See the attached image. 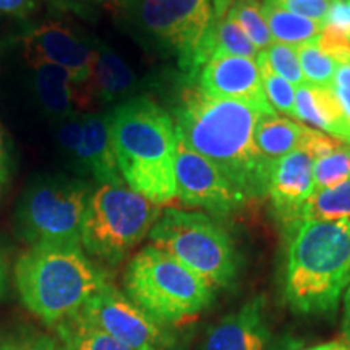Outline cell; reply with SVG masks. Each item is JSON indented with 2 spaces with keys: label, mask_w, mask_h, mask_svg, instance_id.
<instances>
[{
  "label": "cell",
  "mask_w": 350,
  "mask_h": 350,
  "mask_svg": "<svg viewBox=\"0 0 350 350\" xmlns=\"http://www.w3.org/2000/svg\"><path fill=\"white\" fill-rule=\"evenodd\" d=\"M274 111L204 94L193 83L182 86L172 107L177 138L206 157L248 198L268 193L273 165L255 146L258 122Z\"/></svg>",
  "instance_id": "1"
},
{
  "label": "cell",
  "mask_w": 350,
  "mask_h": 350,
  "mask_svg": "<svg viewBox=\"0 0 350 350\" xmlns=\"http://www.w3.org/2000/svg\"><path fill=\"white\" fill-rule=\"evenodd\" d=\"M287 229L284 300L300 317H331L350 281V221H299Z\"/></svg>",
  "instance_id": "2"
},
{
  "label": "cell",
  "mask_w": 350,
  "mask_h": 350,
  "mask_svg": "<svg viewBox=\"0 0 350 350\" xmlns=\"http://www.w3.org/2000/svg\"><path fill=\"white\" fill-rule=\"evenodd\" d=\"M117 164L124 182L154 204L177 198V133L172 116L146 96L116 104L109 112Z\"/></svg>",
  "instance_id": "3"
},
{
  "label": "cell",
  "mask_w": 350,
  "mask_h": 350,
  "mask_svg": "<svg viewBox=\"0 0 350 350\" xmlns=\"http://www.w3.org/2000/svg\"><path fill=\"white\" fill-rule=\"evenodd\" d=\"M13 278L26 310L52 327L75 314L111 282L80 245L29 247L16 260Z\"/></svg>",
  "instance_id": "4"
},
{
  "label": "cell",
  "mask_w": 350,
  "mask_h": 350,
  "mask_svg": "<svg viewBox=\"0 0 350 350\" xmlns=\"http://www.w3.org/2000/svg\"><path fill=\"white\" fill-rule=\"evenodd\" d=\"M122 284L130 300L167 326L196 318L216 297L204 279L151 243L129 261Z\"/></svg>",
  "instance_id": "5"
},
{
  "label": "cell",
  "mask_w": 350,
  "mask_h": 350,
  "mask_svg": "<svg viewBox=\"0 0 350 350\" xmlns=\"http://www.w3.org/2000/svg\"><path fill=\"white\" fill-rule=\"evenodd\" d=\"M163 208L125 182L93 187L81 226V248L91 260L117 266L150 235Z\"/></svg>",
  "instance_id": "6"
},
{
  "label": "cell",
  "mask_w": 350,
  "mask_h": 350,
  "mask_svg": "<svg viewBox=\"0 0 350 350\" xmlns=\"http://www.w3.org/2000/svg\"><path fill=\"white\" fill-rule=\"evenodd\" d=\"M148 239L214 288H229L237 279L240 260L234 240L206 213L164 209Z\"/></svg>",
  "instance_id": "7"
},
{
  "label": "cell",
  "mask_w": 350,
  "mask_h": 350,
  "mask_svg": "<svg viewBox=\"0 0 350 350\" xmlns=\"http://www.w3.org/2000/svg\"><path fill=\"white\" fill-rule=\"evenodd\" d=\"M93 183L83 177L46 175L23 191L15 213L16 232L29 247H81V226Z\"/></svg>",
  "instance_id": "8"
},
{
  "label": "cell",
  "mask_w": 350,
  "mask_h": 350,
  "mask_svg": "<svg viewBox=\"0 0 350 350\" xmlns=\"http://www.w3.org/2000/svg\"><path fill=\"white\" fill-rule=\"evenodd\" d=\"M122 10L156 51L177 57L187 83H193V62L214 21L211 0H124Z\"/></svg>",
  "instance_id": "9"
},
{
  "label": "cell",
  "mask_w": 350,
  "mask_h": 350,
  "mask_svg": "<svg viewBox=\"0 0 350 350\" xmlns=\"http://www.w3.org/2000/svg\"><path fill=\"white\" fill-rule=\"evenodd\" d=\"M77 313L131 350H180L182 347L174 326L157 321L111 282L100 287Z\"/></svg>",
  "instance_id": "10"
},
{
  "label": "cell",
  "mask_w": 350,
  "mask_h": 350,
  "mask_svg": "<svg viewBox=\"0 0 350 350\" xmlns=\"http://www.w3.org/2000/svg\"><path fill=\"white\" fill-rule=\"evenodd\" d=\"M175 180L177 198L183 206L203 209L216 219L234 216L250 200L211 161L190 150L178 138Z\"/></svg>",
  "instance_id": "11"
},
{
  "label": "cell",
  "mask_w": 350,
  "mask_h": 350,
  "mask_svg": "<svg viewBox=\"0 0 350 350\" xmlns=\"http://www.w3.org/2000/svg\"><path fill=\"white\" fill-rule=\"evenodd\" d=\"M26 62H47L67 70L77 85H85L93 73L98 49L62 23L39 25L23 38Z\"/></svg>",
  "instance_id": "12"
},
{
  "label": "cell",
  "mask_w": 350,
  "mask_h": 350,
  "mask_svg": "<svg viewBox=\"0 0 350 350\" xmlns=\"http://www.w3.org/2000/svg\"><path fill=\"white\" fill-rule=\"evenodd\" d=\"M195 83L204 94L213 98L242 100L266 111H274L266 99L261 68L256 59L214 55L200 70Z\"/></svg>",
  "instance_id": "13"
},
{
  "label": "cell",
  "mask_w": 350,
  "mask_h": 350,
  "mask_svg": "<svg viewBox=\"0 0 350 350\" xmlns=\"http://www.w3.org/2000/svg\"><path fill=\"white\" fill-rule=\"evenodd\" d=\"M314 157L305 150L288 152L273 163L268 195L278 219L291 227L305 201L314 193Z\"/></svg>",
  "instance_id": "14"
},
{
  "label": "cell",
  "mask_w": 350,
  "mask_h": 350,
  "mask_svg": "<svg viewBox=\"0 0 350 350\" xmlns=\"http://www.w3.org/2000/svg\"><path fill=\"white\" fill-rule=\"evenodd\" d=\"M273 332L262 297L245 301L208 331L203 350H268Z\"/></svg>",
  "instance_id": "15"
},
{
  "label": "cell",
  "mask_w": 350,
  "mask_h": 350,
  "mask_svg": "<svg viewBox=\"0 0 350 350\" xmlns=\"http://www.w3.org/2000/svg\"><path fill=\"white\" fill-rule=\"evenodd\" d=\"M75 167L81 175L93 178L94 185L124 182L117 164L109 113H85Z\"/></svg>",
  "instance_id": "16"
},
{
  "label": "cell",
  "mask_w": 350,
  "mask_h": 350,
  "mask_svg": "<svg viewBox=\"0 0 350 350\" xmlns=\"http://www.w3.org/2000/svg\"><path fill=\"white\" fill-rule=\"evenodd\" d=\"M34 90L44 111L59 120L77 112L86 113L93 100L85 85H77L67 70L59 65L36 62L31 65Z\"/></svg>",
  "instance_id": "17"
},
{
  "label": "cell",
  "mask_w": 350,
  "mask_h": 350,
  "mask_svg": "<svg viewBox=\"0 0 350 350\" xmlns=\"http://www.w3.org/2000/svg\"><path fill=\"white\" fill-rule=\"evenodd\" d=\"M96 64L91 78L85 88L91 100L103 104H119L133 98L137 90V75L122 57L107 47L106 44L96 42Z\"/></svg>",
  "instance_id": "18"
},
{
  "label": "cell",
  "mask_w": 350,
  "mask_h": 350,
  "mask_svg": "<svg viewBox=\"0 0 350 350\" xmlns=\"http://www.w3.org/2000/svg\"><path fill=\"white\" fill-rule=\"evenodd\" d=\"M297 120L349 144V130L332 88L301 85L295 88Z\"/></svg>",
  "instance_id": "19"
},
{
  "label": "cell",
  "mask_w": 350,
  "mask_h": 350,
  "mask_svg": "<svg viewBox=\"0 0 350 350\" xmlns=\"http://www.w3.org/2000/svg\"><path fill=\"white\" fill-rule=\"evenodd\" d=\"M308 126L278 113H266L255 130V146L266 163L273 165L288 152L304 148Z\"/></svg>",
  "instance_id": "20"
},
{
  "label": "cell",
  "mask_w": 350,
  "mask_h": 350,
  "mask_svg": "<svg viewBox=\"0 0 350 350\" xmlns=\"http://www.w3.org/2000/svg\"><path fill=\"white\" fill-rule=\"evenodd\" d=\"M261 12L265 15L271 36L274 42L287 44V46H300V44L314 41L323 31L325 23L305 18L286 8L275 5L271 0H262Z\"/></svg>",
  "instance_id": "21"
},
{
  "label": "cell",
  "mask_w": 350,
  "mask_h": 350,
  "mask_svg": "<svg viewBox=\"0 0 350 350\" xmlns=\"http://www.w3.org/2000/svg\"><path fill=\"white\" fill-rule=\"evenodd\" d=\"M62 350H131L75 313L55 326Z\"/></svg>",
  "instance_id": "22"
},
{
  "label": "cell",
  "mask_w": 350,
  "mask_h": 350,
  "mask_svg": "<svg viewBox=\"0 0 350 350\" xmlns=\"http://www.w3.org/2000/svg\"><path fill=\"white\" fill-rule=\"evenodd\" d=\"M299 221H350V178L338 187L314 191L299 211Z\"/></svg>",
  "instance_id": "23"
},
{
  "label": "cell",
  "mask_w": 350,
  "mask_h": 350,
  "mask_svg": "<svg viewBox=\"0 0 350 350\" xmlns=\"http://www.w3.org/2000/svg\"><path fill=\"white\" fill-rule=\"evenodd\" d=\"M226 16L242 29L258 51H266L274 42L261 12L260 0H237L232 3Z\"/></svg>",
  "instance_id": "24"
},
{
  "label": "cell",
  "mask_w": 350,
  "mask_h": 350,
  "mask_svg": "<svg viewBox=\"0 0 350 350\" xmlns=\"http://www.w3.org/2000/svg\"><path fill=\"white\" fill-rule=\"evenodd\" d=\"M295 52L308 85L332 86V80L339 68V64L336 60H332L329 55L319 49L314 41L295 46Z\"/></svg>",
  "instance_id": "25"
},
{
  "label": "cell",
  "mask_w": 350,
  "mask_h": 350,
  "mask_svg": "<svg viewBox=\"0 0 350 350\" xmlns=\"http://www.w3.org/2000/svg\"><path fill=\"white\" fill-rule=\"evenodd\" d=\"M256 62L268 67L271 72L287 80L295 88L306 85L294 46L273 42L266 51H260V54L256 57Z\"/></svg>",
  "instance_id": "26"
},
{
  "label": "cell",
  "mask_w": 350,
  "mask_h": 350,
  "mask_svg": "<svg viewBox=\"0 0 350 350\" xmlns=\"http://www.w3.org/2000/svg\"><path fill=\"white\" fill-rule=\"evenodd\" d=\"M314 191L338 187L350 178V146L314 161Z\"/></svg>",
  "instance_id": "27"
},
{
  "label": "cell",
  "mask_w": 350,
  "mask_h": 350,
  "mask_svg": "<svg viewBox=\"0 0 350 350\" xmlns=\"http://www.w3.org/2000/svg\"><path fill=\"white\" fill-rule=\"evenodd\" d=\"M260 68L262 75V88H265V94L269 106L274 109L275 113H282V116L291 117L292 120H297L295 86L275 75L265 65H260Z\"/></svg>",
  "instance_id": "28"
},
{
  "label": "cell",
  "mask_w": 350,
  "mask_h": 350,
  "mask_svg": "<svg viewBox=\"0 0 350 350\" xmlns=\"http://www.w3.org/2000/svg\"><path fill=\"white\" fill-rule=\"evenodd\" d=\"M0 350H62V347L42 332L25 329L0 336Z\"/></svg>",
  "instance_id": "29"
},
{
  "label": "cell",
  "mask_w": 350,
  "mask_h": 350,
  "mask_svg": "<svg viewBox=\"0 0 350 350\" xmlns=\"http://www.w3.org/2000/svg\"><path fill=\"white\" fill-rule=\"evenodd\" d=\"M83 117L85 113L77 112L73 116L65 117L60 120L59 129H57V143H59L60 151L64 152L68 159L73 161L75 164L78 148L81 143V133H83Z\"/></svg>",
  "instance_id": "30"
},
{
  "label": "cell",
  "mask_w": 350,
  "mask_h": 350,
  "mask_svg": "<svg viewBox=\"0 0 350 350\" xmlns=\"http://www.w3.org/2000/svg\"><path fill=\"white\" fill-rule=\"evenodd\" d=\"M314 44L339 65L350 64V38L339 29L325 25L323 31L314 39Z\"/></svg>",
  "instance_id": "31"
},
{
  "label": "cell",
  "mask_w": 350,
  "mask_h": 350,
  "mask_svg": "<svg viewBox=\"0 0 350 350\" xmlns=\"http://www.w3.org/2000/svg\"><path fill=\"white\" fill-rule=\"evenodd\" d=\"M49 2L60 10L73 12L85 18H93L100 12L117 13L124 5V0H49Z\"/></svg>",
  "instance_id": "32"
},
{
  "label": "cell",
  "mask_w": 350,
  "mask_h": 350,
  "mask_svg": "<svg viewBox=\"0 0 350 350\" xmlns=\"http://www.w3.org/2000/svg\"><path fill=\"white\" fill-rule=\"evenodd\" d=\"M271 2L295 15L319 21V23H325L331 7V0H271Z\"/></svg>",
  "instance_id": "33"
},
{
  "label": "cell",
  "mask_w": 350,
  "mask_h": 350,
  "mask_svg": "<svg viewBox=\"0 0 350 350\" xmlns=\"http://www.w3.org/2000/svg\"><path fill=\"white\" fill-rule=\"evenodd\" d=\"M344 144L345 143L340 142V139L331 137V135L327 137V135L323 133V131L310 129L308 126L304 148H301V150L308 151L310 154L314 157V159H321V157H326V156L332 154V152L340 150Z\"/></svg>",
  "instance_id": "34"
},
{
  "label": "cell",
  "mask_w": 350,
  "mask_h": 350,
  "mask_svg": "<svg viewBox=\"0 0 350 350\" xmlns=\"http://www.w3.org/2000/svg\"><path fill=\"white\" fill-rule=\"evenodd\" d=\"M332 91H334L336 98L342 111L345 125L349 130V146H350V64L339 65L338 72H336L334 80H332Z\"/></svg>",
  "instance_id": "35"
},
{
  "label": "cell",
  "mask_w": 350,
  "mask_h": 350,
  "mask_svg": "<svg viewBox=\"0 0 350 350\" xmlns=\"http://www.w3.org/2000/svg\"><path fill=\"white\" fill-rule=\"evenodd\" d=\"M39 8V0H0V13L26 18Z\"/></svg>",
  "instance_id": "36"
},
{
  "label": "cell",
  "mask_w": 350,
  "mask_h": 350,
  "mask_svg": "<svg viewBox=\"0 0 350 350\" xmlns=\"http://www.w3.org/2000/svg\"><path fill=\"white\" fill-rule=\"evenodd\" d=\"M12 177V156L10 150H8V144L3 135L2 126H0V193L5 190Z\"/></svg>",
  "instance_id": "37"
},
{
  "label": "cell",
  "mask_w": 350,
  "mask_h": 350,
  "mask_svg": "<svg viewBox=\"0 0 350 350\" xmlns=\"http://www.w3.org/2000/svg\"><path fill=\"white\" fill-rule=\"evenodd\" d=\"M340 332L342 339L350 344V281L345 288V294L342 299V319H340Z\"/></svg>",
  "instance_id": "38"
},
{
  "label": "cell",
  "mask_w": 350,
  "mask_h": 350,
  "mask_svg": "<svg viewBox=\"0 0 350 350\" xmlns=\"http://www.w3.org/2000/svg\"><path fill=\"white\" fill-rule=\"evenodd\" d=\"M300 350H350V344L344 339H336V340H327V342H321L317 345H310V347H305Z\"/></svg>",
  "instance_id": "39"
},
{
  "label": "cell",
  "mask_w": 350,
  "mask_h": 350,
  "mask_svg": "<svg viewBox=\"0 0 350 350\" xmlns=\"http://www.w3.org/2000/svg\"><path fill=\"white\" fill-rule=\"evenodd\" d=\"M8 284V261L3 248L0 247V299L5 295Z\"/></svg>",
  "instance_id": "40"
},
{
  "label": "cell",
  "mask_w": 350,
  "mask_h": 350,
  "mask_svg": "<svg viewBox=\"0 0 350 350\" xmlns=\"http://www.w3.org/2000/svg\"><path fill=\"white\" fill-rule=\"evenodd\" d=\"M211 2L214 8V18H221V16L226 15L232 3H235L237 0H211Z\"/></svg>",
  "instance_id": "41"
},
{
  "label": "cell",
  "mask_w": 350,
  "mask_h": 350,
  "mask_svg": "<svg viewBox=\"0 0 350 350\" xmlns=\"http://www.w3.org/2000/svg\"><path fill=\"white\" fill-rule=\"evenodd\" d=\"M345 2V7H347V12H349V16H350V0H344Z\"/></svg>",
  "instance_id": "42"
}]
</instances>
